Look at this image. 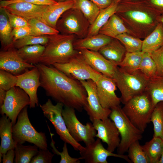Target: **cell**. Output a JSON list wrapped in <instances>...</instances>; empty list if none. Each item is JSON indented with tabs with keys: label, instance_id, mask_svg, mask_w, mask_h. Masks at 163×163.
<instances>
[{
	"label": "cell",
	"instance_id": "3957f363",
	"mask_svg": "<svg viewBox=\"0 0 163 163\" xmlns=\"http://www.w3.org/2000/svg\"><path fill=\"white\" fill-rule=\"evenodd\" d=\"M76 36L59 34L49 35V40L40 60V63L47 66L69 62L79 53L73 43Z\"/></svg>",
	"mask_w": 163,
	"mask_h": 163
},
{
	"label": "cell",
	"instance_id": "4316f807",
	"mask_svg": "<svg viewBox=\"0 0 163 163\" xmlns=\"http://www.w3.org/2000/svg\"><path fill=\"white\" fill-rule=\"evenodd\" d=\"M0 39L3 50H6L13 46V28L4 8H0Z\"/></svg>",
	"mask_w": 163,
	"mask_h": 163
},
{
	"label": "cell",
	"instance_id": "f5cc1de1",
	"mask_svg": "<svg viewBox=\"0 0 163 163\" xmlns=\"http://www.w3.org/2000/svg\"><path fill=\"white\" fill-rule=\"evenodd\" d=\"M159 22L163 24V14H161L159 17L158 19Z\"/></svg>",
	"mask_w": 163,
	"mask_h": 163
},
{
	"label": "cell",
	"instance_id": "836d02e7",
	"mask_svg": "<svg viewBox=\"0 0 163 163\" xmlns=\"http://www.w3.org/2000/svg\"><path fill=\"white\" fill-rule=\"evenodd\" d=\"M73 0V8L80 11L90 24H92L99 14L100 9L89 0Z\"/></svg>",
	"mask_w": 163,
	"mask_h": 163
},
{
	"label": "cell",
	"instance_id": "e0dca14e",
	"mask_svg": "<svg viewBox=\"0 0 163 163\" xmlns=\"http://www.w3.org/2000/svg\"><path fill=\"white\" fill-rule=\"evenodd\" d=\"M95 83L97 95L103 107L111 109L120 105V98L115 93L117 86L113 78L102 75Z\"/></svg>",
	"mask_w": 163,
	"mask_h": 163
},
{
	"label": "cell",
	"instance_id": "7dc6e473",
	"mask_svg": "<svg viewBox=\"0 0 163 163\" xmlns=\"http://www.w3.org/2000/svg\"><path fill=\"white\" fill-rule=\"evenodd\" d=\"M12 35L14 42L26 36L32 35L31 30L29 26L13 28Z\"/></svg>",
	"mask_w": 163,
	"mask_h": 163
},
{
	"label": "cell",
	"instance_id": "d6a6232c",
	"mask_svg": "<svg viewBox=\"0 0 163 163\" xmlns=\"http://www.w3.org/2000/svg\"><path fill=\"white\" fill-rule=\"evenodd\" d=\"M36 145H24L17 143L14 148L15 163H29L38 151Z\"/></svg>",
	"mask_w": 163,
	"mask_h": 163
},
{
	"label": "cell",
	"instance_id": "52a82bcc",
	"mask_svg": "<svg viewBox=\"0 0 163 163\" xmlns=\"http://www.w3.org/2000/svg\"><path fill=\"white\" fill-rule=\"evenodd\" d=\"M111 110L110 118L114 122L120 134V142L117 149V153L123 155L133 142L142 138L143 132L130 121L119 105Z\"/></svg>",
	"mask_w": 163,
	"mask_h": 163
},
{
	"label": "cell",
	"instance_id": "cb8c5ba5",
	"mask_svg": "<svg viewBox=\"0 0 163 163\" xmlns=\"http://www.w3.org/2000/svg\"><path fill=\"white\" fill-rule=\"evenodd\" d=\"M98 52L106 59L117 66L122 61L127 52L123 45L116 38H113Z\"/></svg>",
	"mask_w": 163,
	"mask_h": 163
},
{
	"label": "cell",
	"instance_id": "484cf974",
	"mask_svg": "<svg viewBox=\"0 0 163 163\" xmlns=\"http://www.w3.org/2000/svg\"><path fill=\"white\" fill-rule=\"evenodd\" d=\"M124 33L129 34L122 20L115 13L100 29L98 33L115 38L117 36Z\"/></svg>",
	"mask_w": 163,
	"mask_h": 163
},
{
	"label": "cell",
	"instance_id": "60d3db41",
	"mask_svg": "<svg viewBox=\"0 0 163 163\" xmlns=\"http://www.w3.org/2000/svg\"><path fill=\"white\" fill-rule=\"evenodd\" d=\"M51 142L50 146L53 148L52 151L55 154L60 156L61 159L59 163H80V160L83 159L81 157L79 158H75L71 157L69 154L67 147V143L64 142L62 148V151L60 152L56 148L55 145V142L53 139V134L50 133Z\"/></svg>",
	"mask_w": 163,
	"mask_h": 163
},
{
	"label": "cell",
	"instance_id": "ba28073f",
	"mask_svg": "<svg viewBox=\"0 0 163 163\" xmlns=\"http://www.w3.org/2000/svg\"><path fill=\"white\" fill-rule=\"evenodd\" d=\"M64 106L59 102L53 104L50 99L45 104L40 105L44 116L51 122L60 139L70 144L74 150L81 151L85 147L75 140L70 134L62 115Z\"/></svg>",
	"mask_w": 163,
	"mask_h": 163
},
{
	"label": "cell",
	"instance_id": "8d00e7d4",
	"mask_svg": "<svg viewBox=\"0 0 163 163\" xmlns=\"http://www.w3.org/2000/svg\"><path fill=\"white\" fill-rule=\"evenodd\" d=\"M28 21L31 30L32 35H51L59 34L56 29L49 26L38 18L31 19Z\"/></svg>",
	"mask_w": 163,
	"mask_h": 163
},
{
	"label": "cell",
	"instance_id": "44dd1931",
	"mask_svg": "<svg viewBox=\"0 0 163 163\" xmlns=\"http://www.w3.org/2000/svg\"><path fill=\"white\" fill-rule=\"evenodd\" d=\"M74 4L73 0L57 2L56 4L49 5L48 9L38 19L56 29L58 20L65 12L73 7Z\"/></svg>",
	"mask_w": 163,
	"mask_h": 163
},
{
	"label": "cell",
	"instance_id": "db71d44e",
	"mask_svg": "<svg viewBox=\"0 0 163 163\" xmlns=\"http://www.w3.org/2000/svg\"><path fill=\"white\" fill-rule=\"evenodd\" d=\"M158 163H163V151Z\"/></svg>",
	"mask_w": 163,
	"mask_h": 163
},
{
	"label": "cell",
	"instance_id": "277c9868",
	"mask_svg": "<svg viewBox=\"0 0 163 163\" xmlns=\"http://www.w3.org/2000/svg\"><path fill=\"white\" fill-rule=\"evenodd\" d=\"M154 107L150 95L145 91L129 100L122 109L132 123L143 133L150 122Z\"/></svg>",
	"mask_w": 163,
	"mask_h": 163
},
{
	"label": "cell",
	"instance_id": "e575fe53",
	"mask_svg": "<svg viewBox=\"0 0 163 163\" xmlns=\"http://www.w3.org/2000/svg\"><path fill=\"white\" fill-rule=\"evenodd\" d=\"M150 122L153 124V136L160 137L163 139V101L158 103L155 106Z\"/></svg>",
	"mask_w": 163,
	"mask_h": 163
},
{
	"label": "cell",
	"instance_id": "f35d334b",
	"mask_svg": "<svg viewBox=\"0 0 163 163\" xmlns=\"http://www.w3.org/2000/svg\"><path fill=\"white\" fill-rule=\"evenodd\" d=\"M49 40V35H30L14 42L13 46L18 49L24 46L34 45H46Z\"/></svg>",
	"mask_w": 163,
	"mask_h": 163
},
{
	"label": "cell",
	"instance_id": "74e56055",
	"mask_svg": "<svg viewBox=\"0 0 163 163\" xmlns=\"http://www.w3.org/2000/svg\"><path fill=\"white\" fill-rule=\"evenodd\" d=\"M118 40L125 47L127 52H135L142 51V40L128 33L117 36Z\"/></svg>",
	"mask_w": 163,
	"mask_h": 163
},
{
	"label": "cell",
	"instance_id": "d4e9b609",
	"mask_svg": "<svg viewBox=\"0 0 163 163\" xmlns=\"http://www.w3.org/2000/svg\"><path fill=\"white\" fill-rule=\"evenodd\" d=\"M163 46V24L159 22L153 31L142 40V51L151 53Z\"/></svg>",
	"mask_w": 163,
	"mask_h": 163
},
{
	"label": "cell",
	"instance_id": "8fae6325",
	"mask_svg": "<svg viewBox=\"0 0 163 163\" xmlns=\"http://www.w3.org/2000/svg\"><path fill=\"white\" fill-rule=\"evenodd\" d=\"M52 66L68 76L79 81L91 80L96 82L102 75L88 64L79 51L69 62Z\"/></svg>",
	"mask_w": 163,
	"mask_h": 163
},
{
	"label": "cell",
	"instance_id": "681fc988",
	"mask_svg": "<svg viewBox=\"0 0 163 163\" xmlns=\"http://www.w3.org/2000/svg\"><path fill=\"white\" fill-rule=\"evenodd\" d=\"M154 8L163 14V0H145Z\"/></svg>",
	"mask_w": 163,
	"mask_h": 163
},
{
	"label": "cell",
	"instance_id": "9a60e30c",
	"mask_svg": "<svg viewBox=\"0 0 163 163\" xmlns=\"http://www.w3.org/2000/svg\"><path fill=\"white\" fill-rule=\"evenodd\" d=\"M16 86L23 89L28 95L30 100V108L39 106L37 90L40 86V73L37 67L28 69L22 74L17 75Z\"/></svg>",
	"mask_w": 163,
	"mask_h": 163
},
{
	"label": "cell",
	"instance_id": "7402d4cb",
	"mask_svg": "<svg viewBox=\"0 0 163 163\" xmlns=\"http://www.w3.org/2000/svg\"><path fill=\"white\" fill-rule=\"evenodd\" d=\"M113 38L104 34L98 33L94 35L86 36L84 38L75 39L73 43V46L74 49L78 51L86 49L99 51Z\"/></svg>",
	"mask_w": 163,
	"mask_h": 163
},
{
	"label": "cell",
	"instance_id": "816d5d0a",
	"mask_svg": "<svg viewBox=\"0 0 163 163\" xmlns=\"http://www.w3.org/2000/svg\"><path fill=\"white\" fill-rule=\"evenodd\" d=\"M7 91L2 89H0V107L4 103L6 97Z\"/></svg>",
	"mask_w": 163,
	"mask_h": 163
},
{
	"label": "cell",
	"instance_id": "11a10c76",
	"mask_svg": "<svg viewBox=\"0 0 163 163\" xmlns=\"http://www.w3.org/2000/svg\"><path fill=\"white\" fill-rule=\"evenodd\" d=\"M113 1L116 2H119L120 1H126V0H112Z\"/></svg>",
	"mask_w": 163,
	"mask_h": 163
},
{
	"label": "cell",
	"instance_id": "ffe728a7",
	"mask_svg": "<svg viewBox=\"0 0 163 163\" xmlns=\"http://www.w3.org/2000/svg\"><path fill=\"white\" fill-rule=\"evenodd\" d=\"M49 6L21 2L12 3L2 8L11 13L21 16L28 21L31 19L40 18L48 9Z\"/></svg>",
	"mask_w": 163,
	"mask_h": 163
},
{
	"label": "cell",
	"instance_id": "30bf717a",
	"mask_svg": "<svg viewBox=\"0 0 163 163\" xmlns=\"http://www.w3.org/2000/svg\"><path fill=\"white\" fill-rule=\"evenodd\" d=\"M62 114L68 130L75 140L83 142L86 146L95 141L97 132L92 123L83 124L78 119L75 109L71 107H64Z\"/></svg>",
	"mask_w": 163,
	"mask_h": 163
},
{
	"label": "cell",
	"instance_id": "ab89813d",
	"mask_svg": "<svg viewBox=\"0 0 163 163\" xmlns=\"http://www.w3.org/2000/svg\"><path fill=\"white\" fill-rule=\"evenodd\" d=\"M139 70L148 79L156 74V66L150 53L144 52Z\"/></svg>",
	"mask_w": 163,
	"mask_h": 163
},
{
	"label": "cell",
	"instance_id": "1f68e13d",
	"mask_svg": "<svg viewBox=\"0 0 163 163\" xmlns=\"http://www.w3.org/2000/svg\"><path fill=\"white\" fill-rule=\"evenodd\" d=\"M143 53L142 51L127 52L118 66L126 72L129 73H133L139 70Z\"/></svg>",
	"mask_w": 163,
	"mask_h": 163
},
{
	"label": "cell",
	"instance_id": "5b68a950",
	"mask_svg": "<svg viewBox=\"0 0 163 163\" xmlns=\"http://www.w3.org/2000/svg\"><path fill=\"white\" fill-rule=\"evenodd\" d=\"M113 79L121 93V102L124 104L145 91L149 80L139 70L129 73L118 66Z\"/></svg>",
	"mask_w": 163,
	"mask_h": 163
},
{
	"label": "cell",
	"instance_id": "4dcf8cb0",
	"mask_svg": "<svg viewBox=\"0 0 163 163\" xmlns=\"http://www.w3.org/2000/svg\"><path fill=\"white\" fill-rule=\"evenodd\" d=\"M142 146L150 163H158L163 151V139L160 137L153 136Z\"/></svg>",
	"mask_w": 163,
	"mask_h": 163
},
{
	"label": "cell",
	"instance_id": "6f0895ef",
	"mask_svg": "<svg viewBox=\"0 0 163 163\" xmlns=\"http://www.w3.org/2000/svg\"><path fill=\"white\" fill-rule=\"evenodd\" d=\"M4 0H0V1H4Z\"/></svg>",
	"mask_w": 163,
	"mask_h": 163
},
{
	"label": "cell",
	"instance_id": "ee69618b",
	"mask_svg": "<svg viewBox=\"0 0 163 163\" xmlns=\"http://www.w3.org/2000/svg\"><path fill=\"white\" fill-rule=\"evenodd\" d=\"M4 8L8 17L9 22L13 28L29 26L28 21L26 19L21 16L11 13L5 8Z\"/></svg>",
	"mask_w": 163,
	"mask_h": 163
},
{
	"label": "cell",
	"instance_id": "d6986e66",
	"mask_svg": "<svg viewBox=\"0 0 163 163\" xmlns=\"http://www.w3.org/2000/svg\"><path fill=\"white\" fill-rule=\"evenodd\" d=\"M88 64L94 70L108 77L113 78L118 67L105 58L98 51L86 49L78 50Z\"/></svg>",
	"mask_w": 163,
	"mask_h": 163
},
{
	"label": "cell",
	"instance_id": "7c38bea8",
	"mask_svg": "<svg viewBox=\"0 0 163 163\" xmlns=\"http://www.w3.org/2000/svg\"><path fill=\"white\" fill-rule=\"evenodd\" d=\"M30 104V98L27 93L20 87L15 86L7 91L4 103L0 107V113L6 115L14 126L19 114Z\"/></svg>",
	"mask_w": 163,
	"mask_h": 163
},
{
	"label": "cell",
	"instance_id": "d590c367",
	"mask_svg": "<svg viewBox=\"0 0 163 163\" xmlns=\"http://www.w3.org/2000/svg\"><path fill=\"white\" fill-rule=\"evenodd\" d=\"M127 156L132 163H150V161L139 141L132 143L129 147Z\"/></svg>",
	"mask_w": 163,
	"mask_h": 163
},
{
	"label": "cell",
	"instance_id": "603a6c76",
	"mask_svg": "<svg viewBox=\"0 0 163 163\" xmlns=\"http://www.w3.org/2000/svg\"><path fill=\"white\" fill-rule=\"evenodd\" d=\"M13 125L10 119L5 115L0 119V153L5 154L9 149H14L17 144L12 136Z\"/></svg>",
	"mask_w": 163,
	"mask_h": 163
},
{
	"label": "cell",
	"instance_id": "ac0fdd59",
	"mask_svg": "<svg viewBox=\"0 0 163 163\" xmlns=\"http://www.w3.org/2000/svg\"><path fill=\"white\" fill-rule=\"evenodd\" d=\"M35 67L24 61L13 46L0 52V69L18 75Z\"/></svg>",
	"mask_w": 163,
	"mask_h": 163
},
{
	"label": "cell",
	"instance_id": "f907efd6",
	"mask_svg": "<svg viewBox=\"0 0 163 163\" xmlns=\"http://www.w3.org/2000/svg\"><path fill=\"white\" fill-rule=\"evenodd\" d=\"M100 9L105 8L109 6L113 2L112 0H89Z\"/></svg>",
	"mask_w": 163,
	"mask_h": 163
},
{
	"label": "cell",
	"instance_id": "8992f818",
	"mask_svg": "<svg viewBox=\"0 0 163 163\" xmlns=\"http://www.w3.org/2000/svg\"><path fill=\"white\" fill-rule=\"evenodd\" d=\"M28 106L21 111L17 120L12 127L13 138L16 143L26 142L33 144L39 149H47L48 145L45 133L38 132L31 124L28 116Z\"/></svg>",
	"mask_w": 163,
	"mask_h": 163
},
{
	"label": "cell",
	"instance_id": "c3c4849f",
	"mask_svg": "<svg viewBox=\"0 0 163 163\" xmlns=\"http://www.w3.org/2000/svg\"><path fill=\"white\" fill-rule=\"evenodd\" d=\"M15 152L14 149L8 150L5 154H2V161L3 163H13L15 158Z\"/></svg>",
	"mask_w": 163,
	"mask_h": 163
},
{
	"label": "cell",
	"instance_id": "f546056e",
	"mask_svg": "<svg viewBox=\"0 0 163 163\" xmlns=\"http://www.w3.org/2000/svg\"><path fill=\"white\" fill-rule=\"evenodd\" d=\"M45 48V46L34 45L24 46L17 49V52L26 62L35 65L40 63V58Z\"/></svg>",
	"mask_w": 163,
	"mask_h": 163
},
{
	"label": "cell",
	"instance_id": "b9f144b4",
	"mask_svg": "<svg viewBox=\"0 0 163 163\" xmlns=\"http://www.w3.org/2000/svg\"><path fill=\"white\" fill-rule=\"evenodd\" d=\"M17 75L5 71L0 69V89L7 91L16 86Z\"/></svg>",
	"mask_w": 163,
	"mask_h": 163
},
{
	"label": "cell",
	"instance_id": "7a4b0ae2",
	"mask_svg": "<svg viewBox=\"0 0 163 163\" xmlns=\"http://www.w3.org/2000/svg\"><path fill=\"white\" fill-rule=\"evenodd\" d=\"M122 20L129 34L144 39L159 23L161 14L145 0L118 2L115 13Z\"/></svg>",
	"mask_w": 163,
	"mask_h": 163
},
{
	"label": "cell",
	"instance_id": "7bdbcfd3",
	"mask_svg": "<svg viewBox=\"0 0 163 163\" xmlns=\"http://www.w3.org/2000/svg\"><path fill=\"white\" fill-rule=\"evenodd\" d=\"M55 154L48 149H39L37 154L32 159L30 163H51Z\"/></svg>",
	"mask_w": 163,
	"mask_h": 163
},
{
	"label": "cell",
	"instance_id": "f6af8a7d",
	"mask_svg": "<svg viewBox=\"0 0 163 163\" xmlns=\"http://www.w3.org/2000/svg\"><path fill=\"white\" fill-rule=\"evenodd\" d=\"M26 2L35 5H50L57 2L55 0H12L0 1V8L4 7L14 3Z\"/></svg>",
	"mask_w": 163,
	"mask_h": 163
},
{
	"label": "cell",
	"instance_id": "9f6ffc18",
	"mask_svg": "<svg viewBox=\"0 0 163 163\" xmlns=\"http://www.w3.org/2000/svg\"><path fill=\"white\" fill-rule=\"evenodd\" d=\"M55 0L57 2H60L64 1L66 0Z\"/></svg>",
	"mask_w": 163,
	"mask_h": 163
},
{
	"label": "cell",
	"instance_id": "bcb514c9",
	"mask_svg": "<svg viewBox=\"0 0 163 163\" xmlns=\"http://www.w3.org/2000/svg\"><path fill=\"white\" fill-rule=\"evenodd\" d=\"M156 68V74H163V46L150 53Z\"/></svg>",
	"mask_w": 163,
	"mask_h": 163
},
{
	"label": "cell",
	"instance_id": "83f0119b",
	"mask_svg": "<svg viewBox=\"0 0 163 163\" xmlns=\"http://www.w3.org/2000/svg\"><path fill=\"white\" fill-rule=\"evenodd\" d=\"M118 2L113 1L108 7L100 10L95 20L90 27L87 36L97 34L110 17L116 12Z\"/></svg>",
	"mask_w": 163,
	"mask_h": 163
},
{
	"label": "cell",
	"instance_id": "9c48e42d",
	"mask_svg": "<svg viewBox=\"0 0 163 163\" xmlns=\"http://www.w3.org/2000/svg\"><path fill=\"white\" fill-rule=\"evenodd\" d=\"M90 25L81 11L73 8L61 16L57 22L56 29L61 34L73 35L82 38L87 36Z\"/></svg>",
	"mask_w": 163,
	"mask_h": 163
},
{
	"label": "cell",
	"instance_id": "f1b7e54d",
	"mask_svg": "<svg viewBox=\"0 0 163 163\" xmlns=\"http://www.w3.org/2000/svg\"><path fill=\"white\" fill-rule=\"evenodd\" d=\"M146 91L150 95L154 106L163 101V74H156L149 80Z\"/></svg>",
	"mask_w": 163,
	"mask_h": 163
},
{
	"label": "cell",
	"instance_id": "5bb4252c",
	"mask_svg": "<svg viewBox=\"0 0 163 163\" xmlns=\"http://www.w3.org/2000/svg\"><path fill=\"white\" fill-rule=\"evenodd\" d=\"M92 123L97 132L96 137L106 143L107 149L113 152L120 142V134L114 122L108 117L104 120L95 119Z\"/></svg>",
	"mask_w": 163,
	"mask_h": 163
},
{
	"label": "cell",
	"instance_id": "6da1fadb",
	"mask_svg": "<svg viewBox=\"0 0 163 163\" xmlns=\"http://www.w3.org/2000/svg\"><path fill=\"white\" fill-rule=\"evenodd\" d=\"M40 73V86L46 95L64 107L82 111L87 103V91L81 82L70 77L52 65H35Z\"/></svg>",
	"mask_w": 163,
	"mask_h": 163
},
{
	"label": "cell",
	"instance_id": "2e32d148",
	"mask_svg": "<svg viewBox=\"0 0 163 163\" xmlns=\"http://www.w3.org/2000/svg\"><path fill=\"white\" fill-rule=\"evenodd\" d=\"M79 153L86 163H108L107 159L110 156L122 158L132 163L127 155L114 153L105 149L98 138L85 147Z\"/></svg>",
	"mask_w": 163,
	"mask_h": 163
},
{
	"label": "cell",
	"instance_id": "4fadbf2b",
	"mask_svg": "<svg viewBox=\"0 0 163 163\" xmlns=\"http://www.w3.org/2000/svg\"><path fill=\"white\" fill-rule=\"evenodd\" d=\"M87 94V103L84 109L87 112L90 120H104L109 117L111 110L103 107L98 97L96 83L91 80L80 81Z\"/></svg>",
	"mask_w": 163,
	"mask_h": 163
}]
</instances>
